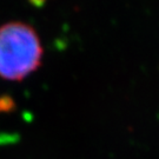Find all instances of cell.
<instances>
[{
	"label": "cell",
	"mask_w": 159,
	"mask_h": 159,
	"mask_svg": "<svg viewBox=\"0 0 159 159\" xmlns=\"http://www.w3.org/2000/svg\"><path fill=\"white\" fill-rule=\"evenodd\" d=\"M39 35L25 23L0 26V78L21 81L35 72L43 61Z\"/></svg>",
	"instance_id": "6da1fadb"
}]
</instances>
